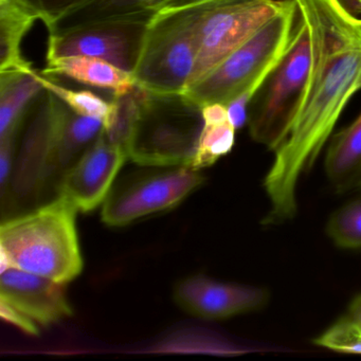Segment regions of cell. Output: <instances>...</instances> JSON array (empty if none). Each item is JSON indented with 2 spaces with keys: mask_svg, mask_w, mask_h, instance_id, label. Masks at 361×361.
<instances>
[{
  "mask_svg": "<svg viewBox=\"0 0 361 361\" xmlns=\"http://www.w3.org/2000/svg\"><path fill=\"white\" fill-rule=\"evenodd\" d=\"M295 1L310 35V73L299 111L264 180L268 226L295 216L300 177L314 166L346 105L361 90V18L343 0Z\"/></svg>",
  "mask_w": 361,
  "mask_h": 361,
  "instance_id": "1",
  "label": "cell"
},
{
  "mask_svg": "<svg viewBox=\"0 0 361 361\" xmlns=\"http://www.w3.org/2000/svg\"><path fill=\"white\" fill-rule=\"evenodd\" d=\"M77 207L65 196L4 221L0 268H18L56 282H71L83 270Z\"/></svg>",
  "mask_w": 361,
  "mask_h": 361,
  "instance_id": "2",
  "label": "cell"
},
{
  "mask_svg": "<svg viewBox=\"0 0 361 361\" xmlns=\"http://www.w3.org/2000/svg\"><path fill=\"white\" fill-rule=\"evenodd\" d=\"M299 18L297 4L288 0L276 16L183 94L200 107L227 105L232 126L236 130L244 128L251 99L290 43Z\"/></svg>",
  "mask_w": 361,
  "mask_h": 361,
  "instance_id": "3",
  "label": "cell"
},
{
  "mask_svg": "<svg viewBox=\"0 0 361 361\" xmlns=\"http://www.w3.org/2000/svg\"><path fill=\"white\" fill-rule=\"evenodd\" d=\"M202 128V107L185 94L147 90L128 157L143 166H190Z\"/></svg>",
  "mask_w": 361,
  "mask_h": 361,
  "instance_id": "4",
  "label": "cell"
},
{
  "mask_svg": "<svg viewBox=\"0 0 361 361\" xmlns=\"http://www.w3.org/2000/svg\"><path fill=\"white\" fill-rule=\"evenodd\" d=\"M310 67L308 29L300 16L290 43L251 99V138L274 151L290 128L305 94Z\"/></svg>",
  "mask_w": 361,
  "mask_h": 361,
  "instance_id": "5",
  "label": "cell"
},
{
  "mask_svg": "<svg viewBox=\"0 0 361 361\" xmlns=\"http://www.w3.org/2000/svg\"><path fill=\"white\" fill-rule=\"evenodd\" d=\"M204 5L156 14L133 73L137 85L154 94L187 90L197 60V29Z\"/></svg>",
  "mask_w": 361,
  "mask_h": 361,
  "instance_id": "6",
  "label": "cell"
},
{
  "mask_svg": "<svg viewBox=\"0 0 361 361\" xmlns=\"http://www.w3.org/2000/svg\"><path fill=\"white\" fill-rule=\"evenodd\" d=\"M288 0H211L197 29L198 54L189 87L250 39Z\"/></svg>",
  "mask_w": 361,
  "mask_h": 361,
  "instance_id": "7",
  "label": "cell"
},
{
  "mask_svg": "<svg viewBox=\"0 0 361 361\" xmlns=\"http://www.w3.org/2000/svg\"><path fill=\"white\" fill-rule=\"evenodd\" d=\"M204 178L189 166L141 175L111 190L102 207V221L111 227H122L154 213L175 208Z\"/></svg>",
  "mask_w": 361,
  "mask_h": 361,
  "instance_id": "8",
  "label": "cell"
},
{
  "mask_svg": "<svg viewBox=\"0 0 361 361\" xmlns=\"http://www.w3.org/2000/svg\"><path fill=\"white\" fill-rule=\"evenodd\" d=\"M154 18L140 16L107 20L49 35L47 59L90 56L133 73L140 60L149 24Z\"/></svg>",
  "mask_w": 361,
  "mask_h": 361,
  "instance_id": "9",
  "label": "cell"
},
{
  "mask_svg": "<svg viewBox=\"0 0 361 361\" xmlns=\"http://www.w3.org/2000/svg\"><path fill=\"white\" fill-rule=\"evenodd\" d=\"M60 100L44 90L27 113L24 138L18 158L14 187L26 196L39 193L48 183Z\"/></svg>",
  "mask_w": 361,
  "mask_h": 361,
  "instance_id": "10",
  "label": "cell"
},
{
  "mask_svg": "<svg viewBox=\"0 0 361 361\" xmlns=\"http://www.w3.org/2000/svg\"><path fill=\"white\" fill-rule=\"evenodd\" d=\"M128 153L111 143L104 130L96 142L65 173L59 194L68 198L78 210L90 212L105 202Z\"/></svg>",
  "mask_w": 361,
  "mask_h": 361,
  "instance_id": "11",
  "label": "cell"
},
{
  "mask_svg": "<svg viewBox=\"0 0 361 361\" xmlns=\"http://www.w3.org/2000/svg\"><path fill=\"white\" fill-rule=\"evenodd\" d=\"M174 299L185 312L209 320L257 312L267 305L269 293L259 287L219 282L204 276L183 279Z\"/></svg>",
  "mask_w": 361,
  "mask_h": 361,
  "instance_id": "12",
  "label": "cell"
},
{
  "mask_svg": "<svg viewBox=\"0 0 361 361\" xmlns=\"http://www.w3.org/2000/svg\"><path fill=\"white\" fill-rule=\"evenodd\" d=\"M64 285L10 267L1 271L0 276V300L26 314L37 324L48 326L73 314Z\"/></svg>",
  "mask_w": 361,
  "mask_h": 361,
  "instance_id": "13",
  "label": "cell"
},
{
  "mask_svg": "<svg viewBox=\"0 0 361 361\" xmlns=\"http://www.w3.org/2000/svg\"><path fill=\"white\" fill-rule=\"evenodd\" d=\"M103 130L102 120L79 115L60 100L49 164V183L56 179L60 183L65 173L96 142Z\"/></svg>",
  "mask_w": 361,
  "mask_h": 361,
  "instance_id": "14",
  "label": "cell"
},
{
  "mask_svg": "<svg viewBox=\"0 0 361 361\" xmlns=\"http://www.w3.org/2000/svg\"><path fill=\"white\" fill-rule=\"evenodd\" d=\"M46 77L60 75L78 83L109 90L113 96L130 92L136 86L133 73L122 71L115 65L90 56H73L47 59Z\"/></svg>",
  "mask_w": 361,
  "mask_h": 361,
  "instance_id": "15",
  "label": "cell"
},
{
  "mask_svg": "<svg viewBox=\"0 0 361 361\" xmlns=\"http://www.w3.org/2000/svg\"><path fill=\"white\" fill-rule=\"evenodd\" d=\"M168 0H87L47 27L49 35L124 18L155 16Z\"/></svg>",
  "mask_w": 361,
  "mask_h": 361,
  "instance_id": "16",
  "label": "cell"
},
{
  "mask_svg": "<svg viewBox=\"0 0 361 361\" xmlns=\"http://www.w3.org/2000/svg\"><path fill=\"white\" fill-rule=\"evenodd\" d=\"M39 16L20 0H0V73L35 71L22 54V43Z\"/></svg>",
  "mask_w": 361,
  "mask_h": 361,
  "instance_id": "17",
  "label": "cell"
},
{
  "mask_svg": "<svg viewBox=\"0 0 361 361\" xmlns=\"http://www.w3.org/2000/svg\"><path fill=\"white\" fill-rule=\"evenodd\" d=\"M44 90L35 69L0 73V139L20 133L27 113Z\"/></svg>",
  "mask_w": 361,
  "mask_h": 361,
  "instance_id": "18",
  "label": "cell"
},
{
  "mask_svg": "<svg viewBox=\"0 0 361 361\" xmlns=\"http://www.w3.org/2000/svg\"><path fill=\"white\" fill-rule=\"evenodd\" d=\"M325 171L337 191H346L360 183L361 114L348 128L331 137Z\"/></svg>",
  "mask_w": 361,
  "mask_h": 361,
  "instance_id": "19",
  "label": "cell"
},
{
  "mask_svg": "<svg viewBox=\"0 0 361 361\" xmlns=\"http://www.w3.org/2000/svg\"><path fill=\"white\" fill-rule=\"evenodd\" d=\"M145 94L147 90L136 84L130 92L113 96L111 99L113 106L111 115L104 123V135L128 155Z\"/></svg>",
  "mask_w": 361,
  "mask_h": 361,
  "instance_id": "20",
  "label": "cell"
},
{
  "mask_svg": "<svg viewBox=\"0 0 361 361\" xmlns=\"http://www.w3.org/2000/svg\"><path fill=\"white\" fill-rule=\"evenodd\" d=\"M43 87L64 102L69 109L79 115L97 118L106 122L111 111V101H106L90 90H71L56 83L54 80L37 73Z\"/></svg>",
  "mask_w": 361,
  "mask_h": 361,
  "instance_id": "21",
  "label": "cell"
},
{
  "mask_svg": "<svg viewBox=\"0 0 361 361\" xmlns=\"http://www.w3.org/2000/svg\"><path fill=\"white\" fill-rule=\"evenodd\" d=\"M235 128L230 121L219 124L204 123L197 152L189 166L200 171L212 166L219 158L228 155L235 143Z\"/></svg>",
  "mask_w": 361,
  "mask_h": 361,
  "instance_id": "22",
  "label": "cell"
},
{
  "mask_svg": "<svg viewBox=\"0 0 361 361\" xmlns=\"http://www.w3.org/2000/svg\"><path fill=\"white\" fill-rule=\"evenodd\" d=\"M326 232L340 248L361 249V200L336 211L327 223Z\"/></svg>",
  "mask_w": 361,
  "mask_h": 361,
  "instance_id": "23",
  "label": "cell"
},
{
  "mask_svg": "<svg viewBox=\"0 0 361 361\" xmlns=\"http://www.w3.org/2000/svg\"><path fill=\"white\" fill-rule=\"evenodd\" d=\"M39 16L46 28L87 0H20Z\"/></svg>",
  "mask_w": 361,
  "mask_h": 361,
  "instance_id": "24",
  "label": "cell"
},
{
  "mask_svg": "<svg viewBox=\"0 0 361 361\" xmlns=\"http://www.w3.org/2000/svg\"><path fill=\"white\" fill-rule=\"evenodd\" d=\"M18 134V133H16L0 139V188H1L3 196L13 168L14 151H16L14 149H16Z\"/></svg>",
  "mask_w": 361,
  "mask_h": 361,
  "instance_id": "25",
  "label": "cell"
},
{
  "mask_svg": "<svg viewBox=\"0 0 361 361\" xmlns=\"http://www.w3.org/2000/svg\"><path fill=\"white\" fill-rule=\"evenodd\" d=\"M0 317L29 335H39V324L10 304L0 300Z\"/></svg>",
  "mask_w": 361,
  "mask_h": 361,
  "instance_id": "26",
  "label": "cell"
},
{
  "mask_svg": "<svg viewBox=\"0 0 361 361\" xmlns=\"http://www.w3.org/2000/svg\"><path fill=\"white\" fill-rule=\"evenodd\" d=\"M202 119L204 124H219L230 121L227 105L212 103L202 107Z\"/></svg>",
  "mask_w": 361,
  "mask_h": 361,
  "instance_id": "27",
  "label": "cell"
},
{
  "mask_svg": "<svg viewBox=\"0 0 361 361\" xmlns=\"http://www.w3.org/2000/svg\"><path fill=\"white\" fill-rule=\"evenodd\" d=\"M208 1H211V0H168L158 13L177 11V10L185 9V8L193 7V6L208 3Z\"/></svg>",
  "mask_w": 361,
  "mask_h": 361,
  "instance_id": "28",
  "label": "cell"
},
{
  "mask_svg": "<svg viewBox=\"0 0 361 361\" xmlns=\"http://www.w3.org/2000/svg\"><path fill=\"white\" fill-rule=\"evenodd\" d=\"M345 316L361 325V295L353 300Z\"/></svg>",
  "mask_w": 361,
  "mask_h": 361,
  "instance_id": "29",
  "label": "cell"
},
{
  "mask_svg": "<svg viewBox=\"0 0 361 361\" xmlns=\"http://www.w3.org/2000/svg\"><path fill=\"white\" fill-rule=\"evenodd\" d=\"M350 3H345L350 10L355 9L354 11L360 12L361 13V0H348Z\"/></svg>",
  "mask_w": 361,
  "mask_h": 361,
  "instance_id": "30",
  "label": "cell"
},
{
  "mask_svg": "<svg viewBox=\"0 0 361 361\" xmlns=\"http://www.w3.org/2000/svg\"><path fill=\"white\" fill-rule=\"evenodd\" d=\"M359 185H360V187H361V181H360V183H359Z\"/></svg>",
  "mask_w": 361,
  "mask_h": 361,
  "instance_id": "31",
  "label": "cell"
}]
</instances>
